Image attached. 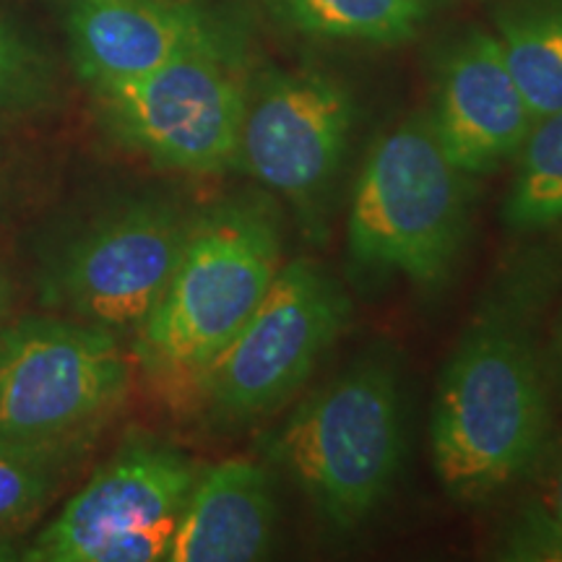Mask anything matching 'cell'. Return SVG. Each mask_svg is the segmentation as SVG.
I'll return each instance as SVG.
<instances>
[{
  "mask_svg": "<svg viewBox=\"0 0 562 562\" xmlns=\"http://www.w3.org/2000/svg\"><path fill=\"white\" fill-rule=\"evenodd\" d=\"M349 302L315 263L281 266L227 347L191 381L203 412L224 425L261 419L290 402L341 334Z\"/></svg>",
  "mask_w": 562,
  "mask_h": 562,
  "instance_id": "6",
  "label": "cell"
},
{
  "mask_svg": "<svg viewBox=\"0 0 562 562\" xmlns=\"http://www.w3.org/2000/svg\"><path fill=\"white\" fill-rule=\"evenodd\" d=\"M271 480L250 459H227L195 480L178 516L172 562H250L271 547Z\"/></svg>",
  "mask_w": 562,
  "mask_h": 562,
  "instance_id": "13",
  "label": "cell"
},
{
  "mask_svg": "<svg viewBox=\"0 0 562 562\" xmlns=\"http://www.w3.org/2000/svg\"><path fill=\"white\" fill-rule=\"evenodd\" d=\"M50 94V66L13 26L0 21V112L40 108Z\"/></svg>",
  "mask_w": 562,
  "mask_h": 562,
  "instance_id": "17",
  "label": "cell"
},
{
  "mask_svg": "<svg viewBox=\"0 0 562 562\" xmlns=\"http://www.w3.org/2000/svg\"><path fill=\"white\" fill-rule=\"evenodd\" d=\"M432 125L461 172L484 175L518 157L537 117L495 34L474 32L442 63Z\"/></svg>",
  "mask_w": 562,
  "mask_h": 562,
  "instance_id": "11",
  "label": "cell"
},
{
  "mask_svg": "<svg viewBox=\"0 0 562 562\" xmlns=\"http://www.w3.org/2000/svg\"><path fill=\"white\" fill-rule=\"evenodd\" d=\"M159 3H199V0H159Z\"/></svg>",
  "mask_w": 562,
  "mask_h": 562,
  "instance_id": "23",
  "label": "cell"
},
{
  "mask_svg": "<svg viewBox=\"0 0 562 562\" xmlns=\"http://www.w3.org/2000/svg\"><path fill=\"white\" fill-rule=\"evenodd\" d=\"M518 558H562V472L554 484L550 510L533 513L516 531Z\"/></svg>",
  "mask_w": 562,
  "mask_h": 562,
  "instance_id": "20",
  "label": "cell"
},
{
  "mask_svg": "<svg viewBox=\"0 0 562 562\" xmlns=\"http://www.w3.org/2000/svg\"><path fill=\"white\" fill-rule=\"evenodd\" d=\"M281 269L279 224L258 203H227L193 222L136 357L159 381L191 385L261 305Z\"/></svg>",
  "mask_w": 562,
  "mask_h": 562,
  "instance_id": "3",
  "label": "cell"
},
{
  "mask_svg": "<svg viewBox=\"0 0 562 562\" xmlns=\"http://www.w3.org/2000/svg\"><path fill=\"white\" fill-rule=\"evenodd\" d=\"M558 368H560V383H562V328H560V339H558Z\"/></svg>",
  "mask_w": 562,
  "mask_h": 562,
  "instance_id": "22",
  "label": "cell"
},
{
  "mask_svg": "<svg viewBox=\"0 0 562 562\" xmlns=\"http://www.w3.org/2000/svg\"><path fill=\"white\" fill-rule=\"evenodd\" d=\"M68 40L91 87L136 79L182 55L229 45L195 3L68 0Z\"/></svg>",
  "mask_w": 562,
  "mask_h": 562,
  "instance_id": "12",
  "label": "cell"
},
{
  "mask_svg": "<svg viewBox=\"0 0 562 562\" xmlns=\"http://www.w3.org/2000/svg\"><path fill=\"white\" fill-rule=\"evenodd\" d=\"M50 487L47 469L0 453V529L37 510Z\"/></svg>",
  "mask_w": 562,
  "mask_h": 562,
  "instance_id": "18",
  "label": "cell"
},
{
  "mask_svg": "<svg viewBox=\"0 0 562 562\" xmlns=\"http://www.w3.org/2000/svg\"><path fill=\"white\" fill-rule=\"evenodd\" d=\"M503 222L516 232L562 224V110L539 117L526 136Z\"/></svg>",
  "mask_w": 562,
  "mask_h": 562,
  "instance_id": "16",
  "label": "cell"
},
{
  "mask_svg": "<svg viewBox=\"0 0 562 562\" xmlns=\"http://www.w3.org/2000/svg\"><path fill=\"white\" fill-rule=\"evenodd\" d=\"M13 300H16V292H13L11 271H9V266L0 261V326L11 318Z\"/></svg>",
  "mask_w": 562,
  "mask_h": 562,
  "instance_id": "21",
  "label": "cell"
},
{
  "mask_svg": "<svg viewBox=\"0 0 562 562\" xmlns=\"http://www.w3.org/2000/svg\"><path fill=\"white\" fill-rule=\"evenodd\" d=\"M539 281L526 271L497 284L440 378L432 467L442 490L461 503L490 501L544 451L550 402L533 334Z\"/></svg>",
  "mask_w": 562,
  "mask_h": 562,
  "instance_id": "1",
  "label": "cell"
},
{
  "mask_svg": "<svg viewBox=\"0 0 562 562\" xmlns=\"http://www.w3.org/2000/svg\"><path fill=\"white\" fill-rule=\"evenodd\" d=\"M193 216L170 201L144 199L87 224L40 273V300L68 318L136 331L178 266Z\"/></svg>",
  "mask_w": 562,
  "mask_h": 562,
  "instance_id": "8",
  "label": "cell"
},
{
  "mask_svg": "<svg viewBox=\"0 0 562 562\" xmlns=\"http://www.w3.org/2000/svg\"><path fill=\"white\" fill-rule=\"evenodd\" d=\"M469 175L440 146L430 115L396 125L368 154L347 224L351 266L370 277L440 284L459 256Z\"/></svg>",
  "mask_w": 562,
  "mask_h": 562,
  "instance_id": "4",
  "label": "cell"
},
{
  "mask_svg": "<svg viewBox=\"0 0 562 562\" xmlns=\"http://www.w3.org/2000/svg\"><path fill=\"white\" fill-rule=\"evenodd\" d=\"M199 467L161 442H133L91 476L26 550L32 562H87L112 533L180 516Z\"/></svg>",
  "mask_w": 562,
  "mask_h": 562,
  "instance_id": "10",
  "label": "cell"
},
{
  "mask_svg": "<svg viewBox=\"0 0 562 562\" xmlns=\"http://www.w3.org/2000/svg\"><path fill=\"white\" fill-rule=\"evenodd\" d=\"M131 364L117 334L63 315L0 326V453L50 469L123 404Z\"/></svg>",
  "mask_w": 562,
  "mask_h": 562,
  "instance_id": "2",
  "label": "cell"
},
{
  "mask_svg": "<svg viewBox=\"0 0 562 562\" xmlns=\"http://www.w3.org/2000/svg\"><path fill=\"white\" fill-rule=\"evenodd\" d=\"M279 461L334 526L364 521L402 463V396L389 362H357L281 427Z\"/></svg>",
  "mask_w": 562,
  "mask_h": 562,
  "instance_id": "5",
  "label": "cell"
},
{
  "mask_svg": "<svg viewBox=\"0 0 562 562\" xmlns=\"http://www.w3.org/2000/svg\"><path fill=\"white\" fill-rule=\"evenodd\" d=\"M178 529V516L159 518V521L133 526L102 539L89 552L87 562H154L170 558V547Z\"/></svg>",
  "mask_w": 562,
  "mask_h": 562,
  "instance_id": "19",
  "label": "cell"
},
{
  "mask_svg": "<svg viewBox=\"0 0 562 562\" xmlns=\"http://www.w3.org/2000/svg\"><path fill=\"white\" fill-rule=\"evenodd\" d=\"M294 30L326 40H409L427 13V0H273Z\"/></svg>",
  "mask_w": 562,
  "mask_h": 562,
  "instance_id": "15",
  "label": "cell"
},
{
  "mask_svg": "<svg viewBox=\"0 0 562 562\" xmlns=\"http://www.w3.org/2000/svg\"><path fill=\"white\" fill-rule=\"evenodd\" d=\"M94 91L112 136L157 167L191 175L235 167L248 87L232 45L188 53Z\"/></svg>",
  "mask_w": 562,
  "mask_h": 562,
  "instance_id": "7",
  "label": "cell"
},
{
  "mask_svg": "<svg viewBox=\"0 0 562 562\" xmlns=\"http://www.w3.org/2000/svg\"><path fill=\"white\" fill-rule=\"evenodd\" d=\"M351 117L349 91L331 76H269L248 94L235 167L294 203L315 201L347 157Z\"/></svg>",
  "mask_w": 562,
  "mask_h": 562,
  "instance_id": "9",
  "label": "cell"
},
{
  "mask_svg": "<svg viewBox=\"0 0 562 562\" xmlns=\"http://www.w3.org/2000/svg\"><path fill=\"white\" fill-rule=\"evenodd\" d=\"M503 58L531 115L562 110V0H529L501 16Z\"/></svg>",
  "mask_w": 562,
  "mask_h": 562,
  "instance_id": "14",
  "label": "cell"
}]
</instances>
